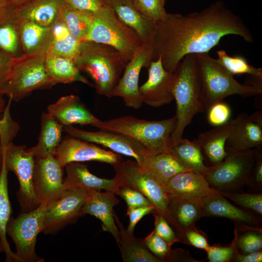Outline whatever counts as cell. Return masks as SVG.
Wrapping results in <instances>:
<instances>
[{
	"label": "cell",
	"mask_w": 262,
	"mask_h": 262,
	"mask_svg": "<svg viewBox=\"0 0 262 262\" xmlns=\"http://www.w3.org/2000/svg\"><path fill=\"white\" fill-rule=\"evenodd\" d=\"M228 35L253 42L244 21L222 1L185 15L168 13L164 21L157 24L151 44L152 61L160 57L164 68L173 73L186 55L209 53Z\"/></svg>",
	"instance_id": "cell-1"
},
{
	"label": "cell",
	"mask_w": 262,
	"mask_h": 262,
	"mask_svg": "<svg viewBox=\"0 0 262 262\" xmlns=\"http://www.w3.org/2000/svg\"><path fill=\"white\" fill-rule=\"evenodd\" d=\"M74 62L93 79L97 93L111 98L128 61L111 46L83 41Z\"/></svg>",
	"instance_id": "cell-2"
},
{
	"label": "cell",
	"mask_w": 262,
	"mask_h": 262,
	"mask_svg": "<svg viewBox=\"0 0 262 262\" xmlns=\"http://www.w3.org/2000/svg\"><path fill=\"white\" fill-rule=\"evenodd\" d=\"M173 73V93L176 103V120L170 137L169 148L182 138L185 128L199 112L201 80L196 54L186 55Z\"/></svg>",
	"instance_id": "cell-3"
},
{
	"label": "cell",
	"mask_w": 262,
	"mask_h": 262,
	"mask_svg": "<svg viewBox=\"0 0 262 262\" xmlns=\"http://www.w3.org/2000/svg\"><path fill=\"white\" fill-rule=\"evenodd\" d=\"M18 131L17 127L8 121L0 122V155L8 171L16 176L19 189L17 198L21 213L37 208L40 204L35 196L33 185L35 158L25 146L16 145L12 140Z\"/></svg>",
	"instance_id": "cell-4"
},
{
	"label": "cell",
	"mask_w": 262,
	"mask_h": 262,
	"mask_svg": "<svg viewBox=\"0 0 262 262\" xmlns=\"http://www.w3.org/2000/svg\"><path fill=\"white\" fill-rule=\"evenodd\" d=\"M196 55L201 80L199 112H207L212 105L231 95L245 97L262 94V89L238 82L209 53Z\"/></svg>",
	"instance_id": "cell-5"
},
{
	"label": "cell",
	"mask_w": 262,
	"mask_h": 262,
	"mask_svg": "<svg viewBox=\"0 0 262 262\" xmlns=\"http://www.w3.org/2000/svg\"><path fill=\"white\" fill-rule=\"evenodd\" d=\"M176 116L161 120L148 121L126 115L101 121L97 128L127 135L140 143L151 155L168 152Z\"/></svg>",
	"instance_id": "cell-6"
},
{
	"label": "cell",
	"mask_w": 262,
	"mask_h": 262,
	"mask_svg": "<svg viewBox=\"0 0 262 262\" xmlns=\"http://www.w3.org/2000/svg\"><path fill=\"white\" fill-rule=\"evenodd\" d=\"M84 41L111 46L128 61L143 44L136 32L124 23L107 4L94 15L91 27Z\"/></svg>",
	"instance_id": "cell-7"
},
{
	"label": "cell",
	"mask_w": 262,
	"mask_h": 262,
	"mask_svg": "<svg viewBox=\"0 0 262 262\" xmlns=\"http://www.w3.org/2000/svg\"><path fill=\"white\" fill-rule=\"evenodd\" d=\"M46 52L23 54L14 58L10 78L2 94L18 101L34 90L51 87L45 66Z\"/></svg>",
	"instance_id": "cell-8"
},
{
	"label": "cell",
	"mask_w": 262,
	"mask_h": 262,
	"mask_svg": "<svg viewBox=\"0 0 262 262\" xmlns=\"http://www.w3.org/2000/svg\"><path fill=\"white\" fill-rule=\"evenodd\" d=\"M257 152V148L227 152V156L221 162L208 167L203 174L209 186L221 192H244Z\"/></svg>",
	"instance_id": "cell-9"
},
{
	"label": "cell",
	"mask_w": 262,
	"mask_h": 262,
	"mask_svg": "<svg viewBox=\"0 0 262 262\" xmlns=\"http://www.w3.org/2000/svg\"><path fill=\"white\" fill-rule=\"evenodd\" d=\"M113 166L114 177L118 181V187H129L142 193L149 200L156 213L167 220V194L159 180L135 161L122 160Z\"/></svg>",
	"instance_id": "cell-10"
},
{
	"label": "cell",
	"mask_w": 262,
	"mask_h": 262,
	"mask_svg": "<svg viewBox=\"0 0 262 262\" xmlns=\"http://www.w3.org/2000/svg\"><path fill=\"white\" fill-rule=\"evenodd\" d=\"M47 204L42 203L33 210L21 213L16 218H10L6 233L15 244L19 262H44L36 254L35 246L37 236L42 230Z\"/></svg>",
	"instance_id": "cell-11"
},
{
	"label": "cell",
	"mask_w": 262,
	"mask_h": 262,
	"mask_svg": "<svg viewBox=\"0 0 262 262\" xmlns=\"http://www.w3.org/2000/svg\"><path fill=\"white\" fill-rule=\"evenodd\" d=\"M88 192L65 189L55 199L47 204L42 232L54 234L81 216Z\"/></svg>",
	"instance_id": "cell-12"
},
{
	"label": "cell",
	"mask_w": 262,
	"mask_h": 262,
	"mask_svg": "<svg viewBox=\"0 0 262 262\" xmlns=\"http://www.w3.org/2000/svg\"><path fill=\"white\" fill-rule=\"evenodd\" d=\"M63 130L71 137L101 145L118 154L132 157L141 166L151 155L140 143L120 133L100 129L87 131L72 126H65Z\"/></svg>",
	"instance_id": "cell-13"
},
{
	"label": "cell",
	"mask_w": 262,
	"mask_h": 262,
	"mask_svg": "<svg viewBox=\"0 0 262 262\" xmlns=\"http://www.w3.org/2000/svg\"><path fill=\"white\" fill-rule=\"evenodd\" d=\"M153 49L150 45L143 44L127 63L118 82L115 88L113 97L122 98L125 105L139 109L143 103L139 91V79L143 67L148 68L152 61Z\"/></svg>",
	"instance_id": "cell-14"
},
{
	"label": "cell",
	"mask_w": 262,
	"mask_h": 262,
	"mask_svg": "<svg viewBox=\"0 0 262 262\" xmlns=\"http://www.w3.org/2000/svg\"><path fill=\"white\" fill-rule=\"evenodd\" d=\"M54 156L63 167L75 162L98 161L114 165L122 161L117 153L71 136L61 141Z\"/></svg>",
	"instance_id": "cell-15"
},
{
	"label": "cell",
	"mask_w": 262,
	"mask_h": 262,
	"mask_svg": "<svg viewBox=\"0 0 262 262\" xmlns=\"http://www.w3.org/2000/svg\"><path fill=\"white\" fill-rule=\"evenodd\" d=\"M63 168L54 156L35 158L33 185L40 204L49 203L65 189Z\"/></svg>",
	"instance_id": "cell-16"
},
{
	"label": "cell",
	"mask_w": 262,
	"mask_h": 262,
	"mask_svg": "<svg viewBox=\"0 0 262 262\" xmlns=\"http://www.w3.org/2000/svg\"><path fill=\"white\" fill-rule=\"evenodd\" d=\"M227 152L248 150L262 146V110L252 115L243 113L231 119Z\"/></svg>",
	"instance_id": "cell-17"
},
{
	"label": "cell",
	"mask_w": 262,
	"mask_h": 262,
	"mask_svg": "<svg viewBox=\"0 0 262 262\" xmlns=\"http://www.w3.org/2000/svg\"><path fill=\"white\" fill-rule=\"evenodd\" d=\"M174 73L166 71L159 57L152 61L148 67V79L139 87L143 103L153 107H159L174 99Z\"/></svg>",
	"instance_id": "cell-18"
},
{
	"label": "cell",
	"mask_w": 262,
	"mask_h": 262,
	"mask_svg": "<svg viewBox=\"0 0 262 262\" xmlns=\"http://www.w3.org/2000/svg\"><path fill=\"white\" fill-rule=\"evenodd\" d=\"M167 221L179 239L185 230L204 217L201 202L199 198L189 196L167 194Z\"/></svg>",
	"instance_id": "cell-19"
},
{
	"label": "cell",
	"mask_w": 262,
	"mask_h": 262,
	"mask_svg": "<svg viewBox=\"0 0 262 262\" xmlns=\"http://www.w3.org/2000/svg\"><path fill=\"white\" fill-rule=\"evenodd\" d=\"M115 195L114 192L110 191L88 192L81 213L82 215L88 214L100 220L102 224V229L111 234L118 244L119 230L115 222L114 207L119 201Z\"/></svg>",
	"instance_id": "cell-20"
},
{
	"label": "cell",
	"mask_w": 262,
	"mask_h": 262,
	"mask_svg": "<svg viewBox=\"0 0 262 262\" xmlns=\"http://www.w3.org/2000/svg\"><path fill=\"white\" fill-rule=\"evenodd\" d=\"M204 216L224 217L234 223L260 227L262 220L250 211L238 208L230 203L215 189L200 199Z\"/></svg>",
	"instance_id": "cell-21"
},
{
	"label": "cell",
	"mask_w": 262,
	"mask_h": 262,
	"mask_svg": "<svg viewBox=\"0 0 262 262\" xmlns=\"http://www.w3.org/2000/svg\"><path fill=\"white\" fill-rule=\"evenodd\" d=\"M47 111L63 127L80 124L97 128L101 121L81 103L79 97L73 95L61 97L49 105Z\"/></svg>",
	"instance_id": "cell-22"
},
{
	"label": "cell",
	"mask_w": 262,
	"mask_h": 262,
	"mask_svg": "<svg viewBox=\"0 0 262 262\" xmlns=\"http://www.w3.org/2000/svg\"><path fill=\"white\" fill-rule=\"evenodd\" d=\"M117 16L138 35L143 44L151 46L157 23L141 12L131 0H103Z\"/></svg>",
	"instance_id": "cell-23"
},
{
	"label": "cell",
	"mask_w": 262,
	"mask_h": 262,
	"mask_svg": "<svg viewBox=\"0 0 262 262\" xmlns=\"http://www.w3.org/2000/svg\"><path fill=\"white\" fill-rule=\"evenodd\" d=\"M64 0H27L14 6V12L21 22H30L52 27L59 19Z\"/></svg>",
	"instance_id": "cell-24"
},
{
	"label": "cell",
	"mask_w": 262,
	"mask_h": 262,
	"mask_svg": "<svg viewBox=\"0 0 262 262\" xmlns=\"http://www.w3.org/2000/svg\"><path fill=\"white\" fill-rule=\"evenodd\" d=\"M65 167L66 174L64 179L65 189L88 192L103 189L115 193L118 187V181L115 177L112 179L98 177L90 172L86 165L81 163H71Z\"/></svg>",
	"instance_id": "cell-25"
},
{
	"label": "cell",
	"mask_w": 262,
	"mask_h": 262,
	"mask_svg": "<svg viewBox=\"0 0 262 262\" xmlns=\"http://www.w3.org/2000/svg\"><path fill=\"white\" fill-rule=\"evenodd\" d=\"M231 121L198 134L195 139L200 147L204 162L211 166L221 162L227 156L226 144L231 131ZM209 167V166H208Z\"/></svg>",
	"instance_id": "cell-26"
},
{
	"label": "cell",
	"mask_w": 262,
	"mask_h": 262,
	"mask_svg": "<svg viewBox=\"0 0 262 262\" xmlns=\"http://www.w3.org/2000/svg\"><path fill=\"white\" fill-rule=\"evenodd\" d=\"M21 21L14 12V5L0 14V50L13 58L23 54L21 52Z\"/></svg>",
	"instance_id": "cell-27"
},
{
	"label": "cell",
	"mask_w": 262,
	"mask_h": 262,
	"mask_svg": "<svg viewBox=\"0 0 262 262\" xmlns=\"http://www.w3.org/2000/svg\"><path fill=\"white\" fill-rule=\"evenodd\" d=\"M164 187L167 194L189 196L199 199L213 189L203 175L191 171L177 174Z\"/></svg>",
	"instance_id": "cell-28"
},
{
	"label": "cell",
	"mask_w": 262,
	"mask_h": 262,
	"mask_svg": "<svg viewBox=\"0 0 262 262\" xmlns=\"http://www.w3.org/2000/svg\"><path fill=\"white\" fill-rule=\"evenodd\" d=\"M114 218L119 230L118 245L123 262H162L148 249L143 239L127 231L115 213Z\"/></svg>",
	"instance_id": "cell-29"
},
{
	"label": "cell",
	"mask_w": 262,
	"mask_h": 262,
	"mask_svg": "<svg viewBox=\"0 0 262 262\" xmlns=\"http://www.w3.org/2000/svg\"><path fill=\"white\" fill-rule=\"evenodd\" d=\"M45 66L52 86L57 83H70L75 82L90 84L81 74L74 61L70 58L47 52Z\"/></svg>",
	"instance_id": "cell-30"
},
{
	"label": "cell",
	"mask_w": 262,
	"mask_h": 262,
	"mask_svg": "<svg viewBox=\"0 0 262 262\" xmlns=\"http://www.w3.org/2000/svg\"><path fill=\"white\" fill-rule=\"evenodd\" d=\"M63 127L48 113L42 114L38 143L29 149L35 158L54 155L56 149L61 142Z\"/></svg>",
	"instance_id": "cell-31"
},
{
	"label": "cell",
	"mask_w": 262,
	"mask_h": 262,
	"mask_svg": "<svg viewBox=\"0 0 262 262\" xmlns=\"http://www.w3.org/2000/svg\"><path fill=\"white\" fill-rule=\"evenodd\" d=\"M20 37L23 54L47 52L52 39V27L21 22Z\"/></svg>",
	"instance_id": "cell-32"
},
{
	"label": "cell",
	"mask_w": 262,
	"mask_h": 262,
	"mask_svg": "<svg viewBox=\"0 0 262 262\" xmlns=\"http://www.w3.org/2000/svg\"><path fill=\"white\" fill-rule=\"evenodd\" d=\"M168 152L186 169L203 175L208 168L200 147L195 140L181 138L171 146Z\"/></svg>",
	"instance_id": "cell-33"
},
{
	"label": "cell",
	"mask_w": 262,
	"mask_h": 262,
	"mask_svg": "<svg viewBox=\"0 0 262 262\" xmlns=\"http://www.w3.org/2000/svg\"><path fill=\"white\" fill-rule=\"evenodd\" d=\"M141 166L151 173L163 186L177 174L189 171L168 152L149 155Z\"/></svg>",
	"instance_id": "cell-34"
},
{
	"label": "cell",
	"mask_w": 262,
	"mask_h": 262,
	"mask_svg": "<svg viewBox=\"0 0 262 262\" xmlns=\"http://www.w3.org/2000/svg\"><path fill=\"white\" fill-rule=\"evenodd\" d=\"M0 170V242L6 255V261L19 262L15 253L11 249L6 236L7 226L11 218L12 210L8 191V171L3 162H1Z\"/></svg>",
	"instance_id": "cell-35"
},
{
	"label": "cell",
	"mask_w": 262,
	"mask_h": 262,
	"mask_svg": "<svg viewBox=\"0 0 262 262\" xmlns=\"http://www.w3.org/2000/svg\"><path fill=\"white\" fill-rule=\"evenodd\" d=\"M52 29V41L47 52L74 61L81 42L70 33L60 18Z\"/></svg>",
	"instance_id": "cell-36"
},
{
	"label": "cell",
	"mask_w": 262,
	"mask_h": 262,
	"mask_svg": "<svg viewBox=\"0 0 262 262\" xmlns=\"http://www.w3.org/2000/svg\"><path fill=\"white\" fill-rule=\"evenodd\" d=\"M216 54L217 62L229 73L232 75L248 74L253 80L249 84L262 89V68L250 65L243 56L229 55L224 49L217 51Z\"/></svg>",
	"instance_id": "cell-37"
},
{
	"label": "cell",
	"mask_w": 262,
	"mask_h": 262,
	"mask_svg": "<svg viewBox=\"0 0 262 262\" xmlns=\"http://www.w3.org/2000/svg\"><path fill=\"white\" fill-rule=\"evenodd\" d=\"M94 15L76 10L64 2L60 10V18L70 33L82 42L90 30Z\"/></svg>",
	"instance_id": "cell-38"
},
{
	"label": "cell",
	"mask_w": 262,
	"mask_h": 262,
	"mask_svg": "<svg viewBox=\"0 0 262 262\" xmlns=\"http://www.w3.org/2000/svg\"><path fill=\"white\" fill-rule=\"evenodd\" d=\"M232 240L237 252L247 254L262 249V229L243 223H234Z\"/></svg>",
	"instance_id": "cell-39"
},
{
	"label": "cell",
	"mask_w": 262,
	"mask_h": 262,
	"mask_svg": "<svg viewBox=\"0 0 262 262\" xmlns=\"http://www.w3.org/2000/svg\"><path fill=\"white\" fill-rule=\"evenodd\" d=\"M220 192L225 197L242 208L252 211L262 216V193Z\"/></svg>",
	"instance_id": "cell-40"
},
{
	"label": "cell",
	"mask_w": 262,
	"mask_h": 262,
	"mask_svg": "<svg viewBox=\"0 0 262 262\" xmlns=\"http://www.w3.org/2000/svg\"><path fill=\"white\" fill-rule=\"evenodd\" d=\"M134 5L144 15L159 23L164 21L167 13L164 8L165 0H131Z\"/></svg>",
	"instance_id": "cell-41"
},
{
	"label": "cell",
	"mask_w": 262,
	"mask_h": 262,
	"mask_svg": "<svg viewBox=\"0 0 262 262\" xmlns=\"http://www.w3.org/2000/svg\"><path fill=\"white\" fill-rule=\"evenodd\" d=\"M148 249L162 262H167V259L171 250L170 246L162 238L153 230L143 239Z\"/></svg>",
	"instance_id": "cell-42"
},
{
	"label": "cell",
	"mask_w": 262,
	"mask_h": 262,
	"mask_svg": "<svg viewBox=\"0 0 262 262\" xmlns=\"http://www.w3.org/2000/svg\"><path fill=\"white\" fill-rule=\"evenodd\" d=\"M245 187L247 193H262V146L257 147L255 161Z\"/></svg>",
	"instance_id": "cell-43"
},
{
	"label": "cell",
	"mask_w": 262,
	"mask_h": 262,
	"mask_svg": "<svg viewBox=\"0 0 262 262\" xmlns=\"http://www.w3.org/2000/svg\"><path fill=\"white\" fill-rule=\"evenodd\" d=\"M115 193L124 200L127 204V209L153 206L149 200L144 195L129 187L119 186Z\"/></svg>",
	"instance_id": "cell-44"
},
{
	"label": "cell",
	"mask_w": 262,
	"mask_h": 262,
	"mask_svg": "<svg viewBox=\"0 0 262 262\" xmlns=\"http://www.w3.org/2000/svg\"><path fill=\"white\" fill-rule=\"evenodd\" d=\"M205 251L210 262H230L237 253L233 241L226 246L219 244L209 246Z\"/></svg>",
	"instance_id": "cell-45"
},
{
	"label": "cell",
	"mask_w": 262,
	"mask_h": 262,
	"mask_svg": "<svg viewBox=\"0 0 262 262\" xmlns=\"http://www.w3.org/2000/svg\"><path fill=\"white\" fill-rule=\"evenodd\" d=\"M207 113L208 122L215 127L223 125L228 122L231 115L229 106L223 101L212 105Z\"/></svg>",
	"instance_id": "cell-46"
},
{
	"label": "cell",
	"mask_w": 262,
	"mask_h": 262,
	"mask_svg": "<svg viewBox=\"0 0 262 262\" xmlns=\"http://www.w3.org/2000/svg\"><path fill=\"white\" fill-rule=\"evenodd\" d=\"M155 232L170 246L179 242L176 232L165 217L157 213H154Z\"/></svg>",
	"instance_id": "cell-47"
},
{
	"label": "cell",
	"mask_w": 262,
	"mask_h": 262,
	"mask_svg": "<svg viewBox=\"0 0 262 262\" xmlns=\"http://www.w3.org/2000/svg\"><path fill=\"white\" fill-rule=\"evenodd\" d=\"M179 242L187 244L205 251L210 246L202 231L193 226L185 230L179 237Z\"/></svg>",
	"instance_id": "cell-48"
},
{
	"label": "cell",
	"mask_w": 262,
	"mask_h": 262,
	"mask_svg": "<svg viewBox=\"0 0 262 262\" xmlns=\"http://www.w3.org/2000/svg\"><path fill=\"white\" fill-rule=\"evenodd\" d=\"M70 7L92 14H96L101 11L106 4L103 0H64Z\"/></svg>",
	"instance_id": "cell-49"
},
{
	"label": "cell",
	"mask_w": 262,
	"mask_h": 262,
	"mask_svg": "<svg viewBox=\"0 0 262 262\" xmlns=\"http://www.w3.org/2000/svg\"><path fill=\"white\" fill-rule=\"evenodd\" d=\"M156 213L153 206L139 207L133 209H127L126 215L129 217V224L126 229L130 233H133L136 224L145 215Z\"/></svg>",
	"instance_id": "cell-50"
},
{
	"label": "cell",
	"mask_w": 262,
	"mask_h": 262,
	"mask_svg": "<svg viewBox=\"0 0 262 262\" xmlns=\"http://www.w3.org/2000/svg\"><path fill=\"white\" fill-rule=\"evenodd\" d=\"M14 60V58L0 50V93L2 94L10 79Z\"/></svg>",
	"instance_id": "cell-51"
},
{
	"label": "cell",
	"mask_w": 262,
	"mask_h": 262,
	"mask_svg": "<svg viewBox=\"0 0 262 262\" xmlns=\"http://www.w3.org/2000/svg\"><path fill=\"white\" fill-rule=\"evenodd\" d=\"M167 262H199L201 261L193 258L189 252L178 248L171 250L167 259Z\"/></svg>",
	"instance_id": "cell-52"
},
{
	"label": "cell",
	"mask_w": 262,
	"mask_h": 262,
	"mask_svg": "<svg viewBox=\"0 0 262 262\" xmlns=\"http://www.w3.org/2000/svg\"><path fill=\"white\" fill-rule=\"evenodd\" d=\"M231 262H262V249L247 254L237 252Z\"/></svg>",
	"instance_id": "cell-53"
},
{
	"label": "cell",
	"mask_w": 262,
	"mask_h": 262,
	"mask_svg": "<svg viewBox=\"0 0 262 262\" xmlns=\"http://www.w3.org/2000/svg\"><path fill=\"white\" fill-rule=\"evenodd\" d=\"M12 5L8 0H0V14Z\"/></svg>",
	"instance_id": "cell-54"
},
{
	"label": "cell",
	"mask_w": 262,
	"mask_h": 262,
	"mask_svg": "<svg viewBox=\"0 0 262 262\" xmlns=\"http://www.w3.org/2000/svg\"><path fill=\"white\" fill-rule=\"evenodd\" d=\"M3 95L0 93V115L3 112L5 109V101L3 98Z\"/></svg>",
	"instance_id": "cell-55"
},
{
	"label": "cell",
	"mask_w": 262,
	"mask_h": 262,
	"mask_svg": "<svg viewBox=\"0 0 262 262\" xmlns=\"http://www.w3.org/2000/svg\"><path fill=\"white\" fill-rule=\"evenodd\" d=\"M10 3L14 5L17 6L22 4L27 0H8Z\"/></svg>",
	"instance_id": "cell-56"
},
{
	"label": "cell",
	"mask_w": 262,
	"mask_h": 262,
	"mask_svg": "<svg viewBox=\"0 0 262 262\" xmlns=\"http://www.w3.org/2000/svg\"><path fill=\"white\" fill-rule=\"evenodd\" d=\"M0 252H4L3 247L0 242Z\"/></svg>",
	"instance_id": "cell-57"
},
{
	"label": "cell",
	"mask_w": 262,
	"mask_h": 262,
	"mask_svg": "<svg viewBox=\"0 0 262 262\" xmlns=\"http://www.w3.org/2000/svg\"></svg>",
	"instance_id": "cell-58"
}]
</instances>
